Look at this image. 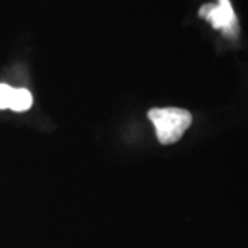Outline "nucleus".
Here are the masks:
<instances>
[{
  "label": "nucleus",
  "instance_id": "nucleus-1",
  "mask_svg": "<svg viewBox=\"0 0 248 248\" xmlns=\"http://www.w3.org/2000/svg\"><path fill=\"white\" fill-rule=\"evenodd\" d=\"M149 119L161 145L179 141L192 124V115L179 108H155L149 110Z\"/></svg>",
  "mask_w": 248,
  "mask_h": 248
},
{
  "label": "nucleus",
  "instance_id": "nucleus-2",
  "mask_svg": "<svg viewBox=\"0 0 248 248\" xmlns=\"http://www.w3.org/2000/svg\"><path fill=\"white\" fill-rule=\"evenodd\" d=\"M199 14L210 21L215 29H222L225 35L236 36L239 32L237 18L229 0H219L218 6L205 4L200 9Z\"/></svg>",
  "mask_w": 248,
  "mask_h": 248
},
{
  "label": "nucleus",
  "instance_id": "nucleus-3",
  "mask_svg": "<svg viewBox=\"0 0 248 248\" xmlns=\"http://www.w3.org/2000/svg\"><path fill=\"white\" fill-rule=\"evenodd\" d=\"M32 104H33V98L28 90L14 89L9 109L14 110V112H24L32 107Z\"/></svg>",
  "mask_w": 248,
  "mask_h": 248
},
{
  "label": "nucleus",
  "instance_id": "nucleus-4",
  "mask_svg": "<svg viewBox=\"0 0 248 248\" xmlns=\"http://www.w3.org/2000/svg\"><path fill=\"white\" fill-rule=\"evenodd\" d=\"M13 91L14 89H11L7 84H0V109H9Z\"/></svg>",
  "mask_w": 248,
  "mask_h": 248
}]
</instances>
